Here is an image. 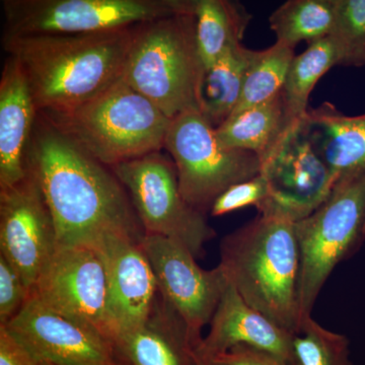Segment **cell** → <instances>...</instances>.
I'll return each mask as SVG.
<instances>
[{"label": "cell", "mask_w": 365, "mask_h": 365, "mask_svg": "<svg viewBox=\"0 0 365 365\" xmlns=\"http://www.w3.org/2000/svg\"><path fill=\"white\" fill-rule=\"evenodd\" d=\"M255 53L242 44L232 46L204 73L199 110L215 128L234 112Z\"/></svg>", "instance_id": "7402d4cb"}, {"label": "cell", "mask_w": 365, "mask_h": 365, "mask_svg": "<svg viewBox=\"0 0 365 365\" xmlns=\"http://www.w3.org/2000/svg\"><path fill=\"white\" fill-rule=\"evenodd\" d=\"M260 174L267 182L269 196L258 209L259 215L279 216L294 222L314 212L336 182L312 143L304 118L262 162Z\"/></svg>", "instance_id": "30bf717a"}, {"label": "cell", "mask_w": 365, "mask_h": 365, "mask_svg": "<svg viewBox=\"0 0 365 365\" xmlns=\"http://www.w3.org/2000/svg\"><path fill=\"white\" fill-rule=\"evenodd\" d=\"M4 192L0 189V215H1L2 206H4Z\"/></svg>", "instance_id": "d6a6232c"}, {"label": "cell", "mask_w": 365, "mask_h": 365, "mask_svg": "<svg viewBox=\"0 0 365 365\" xmlns=\"http://www.w3.org/2000/svg\"><path fill=\"white\" fill-rule=\"evenodd\" d=\"M42 114L109 168L163 150L172 120L122 78L71 111Z\"/></svg>", "instance_id": "5b68a950"}, {"label": "cell", "mask_w": 365, "mask_h": 365, "mask_svg": "<svg viewBox=\"0 0 365 365\" xmlns=\"http://www.w3.org/2000/svg\"><path fill=\"white\" fill-rule=\"evenodd\" d=\"M209 325L207 336L194 352L198 359H215L235 346L246 345L297 365L294 334L249 306L230 283Z\"/></svg>", "instance_id": "2e32d148"}, {"label": "cell", "mask_w": 365, "mask_h": 365, "mask_svg": "<svg viewBox=\"0 0 365 365\" xmlns=\"http://www.w3.org/2000/svg\"><path fill=\"white\" fill-rule=\"evenodd\" d=\"M304 123L335 182L365 173V114L347 116L324 103L309 108Z\"/></svg>", "instance_id": "ac0fdd59"}, {"label": "cell", "mask_w": 365, "mask_h": 365, "mask_svg": "<svg viewBox=\"0 0 365 365\" xmlns=\"http://www.w3.org/2000/svg\"><path fill=\"white\" fill-rule=\"evenodd\" d=\"M335 19L334 0H289L269 18L276 42L294 49L299 42L307 44L328 37Z\"/></svg>", "instance_id": "cb8c5ba5"}, {"label": "cell", "mask_w": 365, "mask_h": 365, "mask_svg": "<svg viewBox=\"0 0 365 365\" xmlns=\"http://www.w3.org/2000/svg\"><path fill=\"white\" fill-rule=\"evenodd\" d=\"M268 196L267 182L259 174L247 181L232 185L220 194L211 205V215L217 217L248 206L259 209L267 200Z\"/></svg>", "instance_id": "83f0119b"}, {"label": "cell", "mask_w": 365, "mask_h": 365, "mask_svg": "<svg viewBox=\"0 0 365 365\" xmlns=\"http://www.w3.org/2000/svg\"><path fill=\"white\" fill-rule=\"evenodd\" d=\"M292 126L280 93L268 102L228 117L215 133L223 145L253 153L262 165Z\"/></svg>", "instance_id": "ffe728a7"}, {"label": "cell", "mask_w": 365, "mask_h": 365, "mask_svg": "<svg viewBox=\"0 0 365 365\" xmlns=\"http://www.w3.org/2000/svg\"><path fill=\"white\" fill-rule=\"evenodd\" d=\"M294 57V49L277 42L268 49L256 51L232 115L263 104L279 95Z\"/></svg>", "instance_id": "d4e9b609"}, {"label": "cell", "mask_w": 365, "mask_h": 365, "mask_svg": "<svg viewBox=\"0 0 365 365\" xmlns=\"http://www.w3.org/2000/svg\"><path fill=\"white\" fill-rule=\"evenodd\" d=\"M364 66H365V57H364Z\"/></svg>", "instance_id": "836d02e7"}, {"label": "cell", "mask_w": 365, "mask_h": 365, "mask_svg": "<svg viewBox=\"0 0 365 365\" xmlns=\"http://www.w3.org/2000/svg\"><path fill=\"white\" fill-rule=\"evenodd\" d=\"M195 355V354H194ZM197 365H225L213 359H202L195 356Z\"/></svg>", "instance_id": "1f68e13d"}, {"label": "cell", "mask_w": 365, "mask_h": 365, "mask_svg": "<svg viewBox=\"0 0 365 365\" xmlns=\"http://www.w3.org/2000/svg\"><path fill=\"white\" fill-rule=\"evenodd\" d=\"M58 248L54 222L35 178L4 192L0 215V252L29 292Z\"/></svg>", "instance_id": "5bb4252c"}, {"label": "cell", "mask_w": 365, "mask_h": 365, "mask_svg": "<svg viewBox=\"0 0 365 365\" xmlns=\"http://www.w3.org/2000/svg\"><path fill=\"white\" fill-rule=\"evenodd\" d=\"M38 110L20 64L9 56L0 78V189L28 177V157Z\"/></svg>", "instance_id": "e0dca14e"}, {"label": "cell", "mask_w": 365, "mask_h": 365, "mask_svg": "<svg viewBox=\"0 0 365 365\" xmlns=\"http://www.w3.org/2000/svg\"><path fill=\"white\" fill-rule=\"evenodd\" d=\"M29 290L0 252V322L6 323L28 299Z\"/></svg>", "instance_id": "f1b7e54d"}, {"label": "cell", "mask_w": 365, "mask_h": 365, "mask_svg": "<svg viewBox=\"0 0 365 365\" xmlns=\"http://www.w3.org/2000/svg\"><path fill=\"white\" fill-rule=\"evenodd\" d=\"M133 28L79 35H4L2 43L20 64L38 112L61 114L122 78Z\"/></svg>", "instance_id": "7a4b0ae2"}, {"label": "cell", "mask_w": 365, "mask_h": 365, "mask_svg": "<svg viewBox=\"0 0 365 365\" xmlns=\"http://www.w3.org/2000/svg\"><path fill=\"white\" fill-rule=\"evenodd\" d=\"M115 344L133 365H186L198 346L162 297L148 323L119 334Z\"/></svg>", "instance_id": "d6986e66"}, {"label": "cell", "mask_w": 365, "mask_h": 365, "mask_svg": "<svg viewBox=\"0 0 365 365\" xmlns=\"http://www.w3.org/2000/svg\"><path fill=\"white\" fill-rule=\"evenodd\" d=\"M7 328L47 365H120L114 342L95 329L55 311L29 294Z\"/></svg>", "instance_id": "4fadbf2b"}, {"label": "cell", "mask_w": 365, "mask_h": 365, "mask_svg": "<svg viewBox=\"0 0 365 365\" xmlns=\"http://www.w3.org/2000/svg\"><path fill=\"white\" fill-rule=\"evenodd\" d=\"M295 234L302 319L311 316L336 266L350 258L365 240V173L336 182L328 198L311 215L295 222Z\"/></svg>", "instance_id": "8992f818"}, {"label": "cell", "mask_w": 365, "mask_h": 365, "mask_svg": "<svg viewBox=\"0 0 365 365\" xmlns=\"http://www.w3.org/2000/svg\"><path fill=\"white\" fill-rule=\"evenodd\" d=\"M335 19L330 37L340 54V66H364L365 0H334Z\"/></svg>", "instance_id": "4316f807"}, {"label": "cell", "mask_w": 365, "mask_h": 365, "mask_svg": "<svg viewBox=\"0 0 365 365\" xmlns=\"http://www.w3.org/2000/svg\"><path fill=\"white\" fill-rule=\"evenodd\" d=\"M0 365H47L29 351L20 340L0 322Z\"/></svg>", "instance_id": "f546056e"}, {"label": "cell", "mask_w": 365, "mask_h": 365, "mask_svg": "<svg viewBox=\"0 0 365 365\" xmlns=\"http://www.w3.org/2000/svg\"><path fill=\"white\" fill-rule=\"evenodd\" d=\"M141 237L111 232L93 246L104 264L110 312L118 335L148 323L157 306L160 292L150 261L139 244Z\"/></svg>", "instance_id": "9a60e30c"}, {"label": "cell", "mask_w": 365, "mask_h": 365, "mask_svg": "<svg viewBox=\"0 0 365 365\" xmlns=\"http://www.w3.org/2000/svg\"><path fill=\"white\" fill-rule=\"evenodd\" d=\"M163 150L172 157L182 196L202 213L232 185L261 173L260 158L220 143L215 127L199 111L170 120Z\"/></svg>", "instance_id": "52a82bcc"}, {"label": "cell", "mask_w": 365, "mask_h": 365, "mask_svg": "<svg viewBox=\"0 0 365 365\" xmlns=\"http://www.w3.org/2000/svg\"><path fill=\"white\" fill-rule=\"evenodd\" d=\"M129 192L144 234L179 242L195 258L215 237L204 213L192 207L180 191L176 169L160 151L111 168Z\"/></svg>", "instance_id": "9c48e42d"}, {"label": "cell", "mask_w": 365, "mask_h": 365, "mask_svg": "<svg viewBox=\"0 0 365 365\" xmlns=\"http://www.w3.org/2000/svg\"><path fill=\"white\" fill-rule=\"evenodd\" d=\"M294 353L297 365H349L345 336L327 330L312 316L294 334Z\"/></svg>", "instance_id": "484cf974"}, {"label": "cell", "mask_w": 365, "mask_h": 365, "mask_svg": "<svg viewBox=\"0 0 365 365\" xmlns=\"http://www.w3.org/2000/svg\"><path fill=\"white\" fill-rule=\"evenodd\" d=\"M212 359L225 365H292L270 353L246 345L235 346Z\"/></svg>", "instance_id": "4dcf8cb0"}, {"label": "cell", "mask_w": 365, "mask_h": 365, "mask_svg": "<svg viewBox=\"0 0 365 365\" xmlns=\"http://www.w3.org/2000/svg\"><path fill=\"white\" fill-rule=\"evenodd\" d=\"M30 294L116 342L104 264L93 247H58Z\"/></svg>", "instance_id": "8fae6325"}, {"label": "cell", "mask_w": 365, "mask_h": 365, "mask_svg": "<svg viewBox=\"0 0 365 365\" xmlns=\"http://www.w3.org/2000/svg\"><path fill=\"white\" fill-rule=\"evenodd\" d=\"M139 244L148 257L158 292L182 319L197 344L209 325L228 282L217 265L205 270L195 257L179 242L157 235L143 234Z\"/></svg>", "instance_id": "7c38bea8"}, {"label": "cell", "mask_w": 365, "mask_h": 365, "mask_svg": "<svg viewBox=\"0 0 365 365\" xmlns=\"http://www.w3.org/2000/svg\"><path fill=\"white\" fill-rule=\"evenodd\" d=\"M204 73L193 14L134 26L122 78L165 116L200 112Z\"/></svg>", "instance_id": "277c9868"}, {"label": "cell", "mask_w": 365, "mask_h": 365, "mask_svg": "<svg viewBox=\"0 0 365 365\" xmlns=\"http://www.w3.org/2000/svg\"><path fill=\"white\" fill-rule=\"evenodd\" d=\"M218 266L249 306L288 332H297L302 317L295 222L259 215L223 237Z\"/></svg>", "instance_id": "3957f363"}, {"label": "cell", "mask_w": 365, "mask_h": 365, "mask_svg": "<svg viewBox=\"0 0 365 365\" xmlns=\"http://www.w3.org/2000/svg\"><path fill=\"white\" fill-rule=\"evenodd\" d=\"M28 167L52 216L58 247H93L111 232L143 235L113 172L39 112Z\"/></svg>", "instance_id": "6da1fadb"}, {"label": "cell", "mask_w": 365, "mask_h": 365, "mask_svg": "<svg viewBox=\"0 0 365 365\" xmlns=\"http://www.w3.org/2000/svg\"><path fill=\"white\" fill-rule=\"evenodd\" d=\"M193 16L205 71L228 48L242 44L253 18L241 2L232 0H194Z\"/></svg>", "instance_id": "44dd1931"}, {"label": "cell", "mask_w": 365, "mask_h": 365, "mask_svg": "<svg viewBox=\"0 0 365 365\" xmlns=\"http://www.w3.org/2000/svg\"><path fill=\"white\" fill-rule=\"evenodd\" d=\"M194 0H6L7 36L79 35L193 14Z\"/></svg>", "instance_id": "ba28073f"}, {"label": "cell", "mask_w": 365, "mask_h": 365, "mask_svg": "<svg viewBox=\"0 0 365 365\" xmlns=\"http://www.w3.org/2000/svg\"><path fill=\"white\" fill-rule=\"evenodd\" d=\"M340 62L337 46L330 36L309 44L302 54L294 55L281 91L290 124L306 116L314 86L333 66H340Z\"/></svg>", "instance_id": "603a6c76"}]
</instances>
